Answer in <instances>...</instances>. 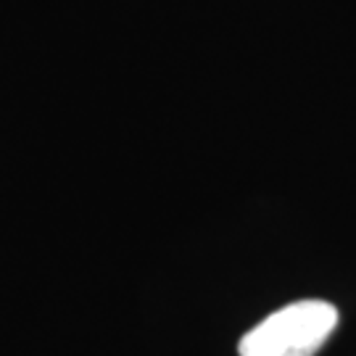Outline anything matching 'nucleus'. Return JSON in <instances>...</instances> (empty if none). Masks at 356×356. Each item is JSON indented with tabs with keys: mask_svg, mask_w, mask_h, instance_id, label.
<instances>
[{
	"mask_svg": "<svg viewBox=\"0 0 356 356\" xmlns=\"http://www.w3.org/2000/svg\"><path fill=\"white\" fill-rule=\"evenodd\" d=\"M338 325V309L306 298L277 309L238 343L241 356H314Z\"/></svg>",
	"mask_w": 356,
	"mask_h": 356,
	"instance_id": "1",
	"label": "nucleus"
}]
</instances>
